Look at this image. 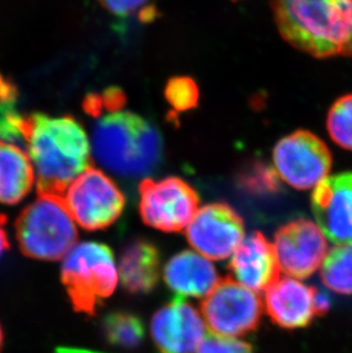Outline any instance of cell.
I'll return each instance as SVG.
<instances>
[{
  "instance_id": "8fae6325",
  "label": "cell",
  "mask_w": 352,
  "mask_h": 353,
  "mask_svg": "<svg viewBox=\"0 0 352 353\" xmlns=\"http://www.w3.org/2000/svg\"><path fill=\"white\" fill-rule=\"evenodd\" d=\"M273 246L280 269L299 279L313 276L329 254L325 234L306 219L291 221L280 228Z\"/></svg>"
},
{
  "instance_id": "e0dca14e",
  "label": "cell",
  "mask_w": 352,
  "mask_h": 353,
  "mask_svg": "<svg viewBox=\"0 0 352 353\" xmlns=\"http://www.w3.org/2000/svg\"><path fill=\"white\" fill-rule=\"evenodd\" d=\"M159 269V250L146 240L130 243L120 256V279L130 293L151 292L158 283Z\"/></svg>"
},
{
  "instance_id": "44dd1931",
  "label": "cell",
  "mask_w": 352,
  "mask_h": 353,
  "mask_svg": "<svg viewBox=\"0 0 352 353\" xmlns=\"http://www.w3.org/2000/svg\"><path fill=\"white\" fill-rule=\"evenodd\" d=\"M326 126L334 143L352 151V93L339 97L332 104Z\"/></svg>"
},
{
  "instance_id": "83f0119b",
  "label": "cell",
  "mask_w": 352,
  "mask_h": 353,
  "mask_svg": "<svg viewBox=\"0 0 352 353\" xmlns=\"http://www.w3.org/2000/svg\"><path fill=\"white\" fill-rule=\"evenodd\" d=\"M55 353H94L90 352V351L78 350V349H68V347H61L57 349Z\"/></svg>"
},
{
  "instance_id": "2e32d148",
  "label": "cell",
  "mask_w": 352,
  "mask_h": 353,
  "mask_svg": "<svg viewBox=\"0 0 352 353\" xmlns=\"http://www.w3.org/2000/svg\"><path fill=\"white\" fill-rule=\"evenodd\" d=\"M164 279L177 297L207 296L219 283V276L210 260L190 250L176 254L167 262Z\"/></svg>"
},
{
  "instance_id": "4316f807",
  "label": "cell",
  "mask_w": 352,
  "mask_h": 353,
  "mask_svg": "<svg viewBox=\"0 0 352 353\" xmlns=\"http://www.w3.org/2000/svg\"><path fill=\"white\" fill-rule=\"evenodd\" d=\"M6 220L5 217L0 216V260L3 256V254L6 253V250L10 247V241H8V234L6 231Z\"/></svg>"
},
{
  "instance_id": "6da1fadb",
  "label": "cell",
  "mask_w": 352,
  "mask_h": 353,
  "mask_svg": "<svg viewBox=\"0 0 352 353\" xmlns=\"http://www.w3.org/2000/svg\"><path fill=\"white\" fill-rule=\"evenodd\" d=\"M24 145L39 194L63 196L71 182L90 167V141L71 116H27Z\"/></svg>"
},
{
  "instance_id": "7402d4cb",
  "label": "cell",
  "mask_w": 352,
  "mask_h": 353,
  "mask_svg": "<svg viewBox=\"0 0 352 353\" xmlns=\"http://www.w3.org/2000/svg\"><path fill=\"white\" fill-rule=\"evenodd\" d=\"M165 97L176 112L193 110L199 101V90L189 77H174L165 87Z\"/></svg>"
},
{
  "instance_id": "603a6c76",
  "label": "cell",
  "mask_w": 352,
  "mask_h": 353,
  "mask_svg": "<svg viewBox=\"0 0 352 353\" xmlns=\"http://www.w3.org/2000/svg\"><path fill=\"white\" fill-rule=\"evenodd\" d=\"M15 99H0V141L24 144V127L27 117L17 110Z\"/></svg>"
},
{
  "instance_id": "5bb4252c",
  "label": "cell",
  "mask_w": 352,
  "mask_h": 353,
  "mask_svg": "<svg viewBox=\"0 0 352 353\" xmlns=\"http://www.w3.org/2000/svg\"><path fill=\"white\" fill-rule=\"evenodd\" d=\"M317 294V288L292 276L278 279L266 290V312L282 328H306L319 316Z\"/></svg>"
},
{
  "instance_id": "ffe728a7",
  "label": "cell",
  "mask_w": 352,
  "mask_h": 353,
  "mask_svg": "<svg viewBox=\"0 0 352 353\" xmlns=\"http://www.w3.org/2000/svg\"><path fill=\"white\" fill-rule=\"evenodd\" d=\"M322 280L329 290L352 295V246L329 250L322 268Z\"/></svg>"
},
{
  "instance_id": "3957f363",
  "label": "cell",
  "mask_w": 352,
  "mask_h": 353,
  "mask_svg": "<svg viewBox=\"0 0 352 353\" xmlns=\"http://www.w3.org/2000/svg\"><path fill=\"white\" fill-rule=\"evenodd\" d=\"M92 143L95 159L123 176L153 173L163 156V140L158 130L130 111H113L97 118Z\"/></svg>"
},
{
  "instance_id": "277c9868",
  "label": "cell",
  "mask_w": 352,
  "mask_h": 353,
  "mask_svg": "<svg viewBox=\"0 0 352 353\" xmlns=\"http://www.w3.org/2000/svg\"><path fill=\"white\" fill-rule=\"evenodd\" d=\"M17 240L24 255L41 261L63 259L76 243V222L63 196L39 194L17 217Z\"/></svg>"
},
{
  "instance_id": "f1b7e54d",
  "label": "cell",
  "mask_w": 352,
  "mask_h": 353,
  "mask_svg": "<svg viewBox=\"0 0 352 353\" xmlns=\"http://www.w3.org/2000/svg\"><path fill=\"white\" fill-rule=\"evenodd\" d=\"M3 328H1V325H0V350H1V347H3Z\"/></svg>"
},
{
  "instance_id": "7a4b0ae2",
  "label": "cell",
  "mask_w": 352,
  "mask_h": 353,
  "mask_svg": "<svg viewBox=\"0 0 352 353\" xmlns=\"http://www.w3.org/2000/svg\"><path fill=\"white\" fill-rule=\"evenodd\" d=\"M280 36L316 59L352 57V0H271Z\"/></svg>"
},
{
  "instance_id": "9a60e30c",
  "label": "cell",
  "mask_w": 352,
  "mask_h": 353,
  "mask_svg": "<svg viewBox=\"0 0 352 353\" xmlns=\"http://www.w3.org/2000/svg\"><path fill=\"white\" fill-rule=\"evenodd\" d=\"M230 270L237 281L248 290H268L280 276L275 246L261 232H253L244 238L233 254Z\"/></svg>"
},
{
  "instance_id": "4fadbf2b",
  "label": "cell",
  "mask_w": 352,
  "mask_h": 353,
  "mask_svg": "<svg viewBox=\"0 0 352 353\" xmlns=\"http://www.w3.org/2000/svg\"><path fill=\"white\" fill-rule=\"evenodd\" d=\"M151 335L163 353H193L205 339V323L195 307L176 297L153 316Z\"/></svg>"
},
{
  "instance_id": "f546056e",
  "label": "cell",
  "mask_w": 352,
  "mask_h": 353,
  "mask_svg": "<svg viewBox=\"0 0 352 353\" xmlns=\"http://www.w3.org/2000/svg\"><path fill=\"white\" fill-rule=\"evenodd\" d=\"M233 1H236V0H233Z\"/></svg>"
},
{
  "instance_id": "484cf974",
  "label": "cell",
  "mask_w": 352,
  "mask_h": 353,
  "mask_svg": "<svg viewBox=\"0 0 352 353\" xmlns=\"http://www.w3.org/2000/svg\"><path fill=\"white\" fill-rule=\"evenodd\" d=\"M196 353H253L251 344L231 337L210 335L197 347Z\"/></svg>"
},
{
  "instance_id": "30bf717a",
  "label": "cell",
  "mask_w": 352,
  "mask_h": 353,
  "mask_svg": "<svg viewBox=\"0 0 352 353\" xmlns=\"http://www.w3.org/2000/svg\"><path fill=\"white\" fill-rule=\"evenodd\" d=\"M245 236L239 214L224 203H208L200 208L186 227L190 245L208 260L231 256Z\"/></svg>"
},
{
  "instance_id": "9c48e42d",
  "label": "cell",
  "mask_w": 352,
  "mask_h": 353,
  "mask_svg": "<svg viewBox=\"0 0 352 353\" xmlns=\"http://www.w3.org/2000/svg\"><path fill=\"white\" fill-rule=\"evenodd\" d=\"M202 314L216 335L242 336L259 325L262 302L255 292L235 280L224 279L204 300Z\"/></svg>"
},
{
  "instance_id": "d4e9b609",
  "label": "cell",
  "mask_w": 352,
  "mask_h": 353,
  "mask_svg": "<svg viewBox=\"0 0 352 353\" xmlns=\"http://www.w3.org/2000/svg\"><path fill=\"white\" fill-rule=\"evenodd\" d=\"M101 6L115 17H128L137 14L143 22H151L157 10L150 0H97Z\"/></svg>"
},
{
  "instance_id": "52a82bcc",
  "label": "cell",
  "mask_w": 352,
  "mask_h": 353,
  "mask_svg": "<svg viewBox=\"0 0 352 353\" xmlns=\"http://www.w3.org/2000/svg\"><path fill=\"white\" fill-rule=\"evenodd\" d=\"M273 163L284 182L296 190L315 189L329 176L332 152L316 134L297 130L273 148Z\"/></svg>"
},
{
  "instance_id": "8992f818",
  "label": "cell",
  "mask_w": 352,
  "mask_h": 353,
  "mask_svg": "<svg viewBox=\"0 0 352 353\" xmlns=\"http://www.w3.org/2000/svg\"><path fill=\"white\" fill-rule=\"evenodd\" d=\"M63 199L73 221L88 231L110 227L125 207V196L117 184L92 166L71 182Z\"/></svg>"
},
{
  "instance_id": "ac0fdd59",
  "label": "cell",
  "mask_w": 352,
  "mask_h": 353,
  "mask_svg": "<svg viewBox=\"0 0 352 353\" xmlns=\"http://www.w3.org/2000/svg\"><path fill=\"white\" fill-rule=\"evenodd\" d=\"M36 174L27 151L0 141V203L17 205L30 194Z\"/></svg>"
},
{
  "instance_id": "ba28073f",
  "label": "cell",
  "mask_w": 352,
  "mask_h": 353,
  "mask_svg": "<svg viewBox=\"0 0 352 353\" xmlns=\"http://www.w3.org/2000/svg\"><path fill=\"white\" fill-rule=\"evenodd\" d=\"M139 190L143 222L157 230L182 231L198 212V194L179 177H165L158 181L144 179Z\"/></svg>"
},
{
  "instance_id": "7c38bea8",
  "label": "cell",
  "mask_w": 352,
  "mask_h": 353,
  "mask_svg": "<svg viewBox=\"0 0 352 353\" xmlns=\"http://www.w3.org/2000/svg\"><path fill=\"white\" fill-rule=\"evenodd\" d=\"M311 206L325 236L339 246H352V172L332 175L319 183Z\"/></svg>"
},
{
  "instance_id": "cb8c5ba5",
  "label": "cell",
  "mask_w": 352,
  "mask_h": 353,
  "mask_svg": "<svg viewBox=\"0 0 352 353\" xmlns=\"http://www.w3.org/2000/svg\"><path fill=\"white\" fill-rule=\"evenodd\" d=\"M126 97L123 90L110 87L101 94H90L84 101V110L94 118H99L106 112L123 110Z\"/></svg>"
},
{
  "instance_id": "5b68a950",
  "label": "cell",
  "mask_w": 352,
  "mask_h": 353,
  "mask_svg": "<svg viewBox=\"0 0 352 353\" xmlns=\"http://www.w3.org/2000/svg\"><path fill=\"white\" fill-rule=\"evenodd\" d=\"M61 278L73 309L94 314L118 283L113 252L104 243H77L63 257Z\"/></svg>"
},
{
  "instance_id": "d6986e66",
  "label": "cell",
  "mask_w": 352,
  "mask_h": 353,
  "mask_svg": "<svg viewBox=\"0 0 352 353\" xmlns=\"http://www.w3.org/2000/svg\"><path fill=\"white\" fill-rule=\"evenodd\" d=\"M104 334L113 347L130 350L140 347L146 337V328L139 316L118 311L104 318Z\"/></svg>"
}]
</instances>
